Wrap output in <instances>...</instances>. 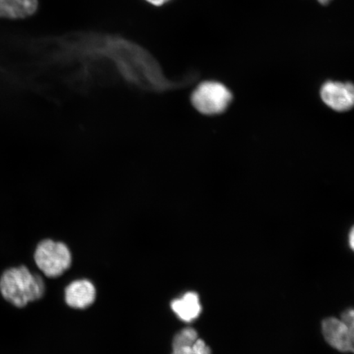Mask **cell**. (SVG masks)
Here are the masks:
<instances>
[{
  "instance_id": "7",
  "label": "cell",
  "mask_w": 354,
  "mask_h": 354,
  "mask_svg": "<svg viewBox=\"0 0 354 354\" xmlns=\"http://www.w3.org/2000/svg\"><path fill=\"white\" fill-rule=\"evenodd\" d=\"M38 0H0V17L24 19L38 10Z\"/></svg>"
},
{
  "instance_id": "1",
  "label": "cell",
  "mask_w": 354,
  "mask_h": 354,
  "mask_svg": "<svg viewBox=\"0 0 354 354\" xmlns=\"http://www.w3.org/2000/svg\"><path fill=\"white\" fill-rule=\"evenodd\" d=\"M46 285L41 277L33 274L26 266L8 268L0 276V294L16 308L43 297Z\"/></svg>"
},
{
  "instance_id": "2",
  "label": "cell",
  "mask_w": 354,
  "mask_h": 354,
  "mask_svg": "<svg viewBox=\"0 0 354 354\" xmlns=\"http://www.w3.org/2000/svg\"><path fill=\"white\" fill-rule=\"evenodd\" d=\"M190 99L198 112L212 116L225 112L232 103L233 95L223 83L207 81L199 84Z\"/></svg>"
},
{
  "instance_id": "4",
  "label": "cell",
  "mask_w": 354,
  "mask_h": 354,
  "mask_svg": "<svg viewBox=\"0 0 354 354\" xmlns=\"http://www.w3.org/2000/svg\"><path fill=\"white\" fill-rule=\"evenodd\" d=\"M322 332L327 342L342 352H353L354 313L346 310L342 318H326L322 322Z\"/></svg>"
},
{
  "instance_id": "5",
  "label": "cell",
  "mask_w": 354,
  "mask_h": 354,
  "mask_svg": "<svg viewBox=\"0 0 354 354\" xmlns=\"http://www.w3.org/2000/svg\"><path fill=\"white\" fill-rule=\"evenodd\" d=\"M324 103L337 112H346L354 104V87L349 82H326L321 88Z\"/></svg>"
},
{
  "instance_id": "10",
  "label": "cell",
  "mask_w": 354,
  "mask_h": 354,
  "mask_svg": "<svg viewBox=\"0 0 354 354\" xmlns=\"http://www.w3.org/2000/svg\"><path fill=\"white\" fill-rule=\"evenodd\" d=\"M145 1L155 7H162L168 3L174 1V0H145Z\"/></svg>"
},
{
  "instance_id": "3",
  "label": "cell",
  "mask_w": 354,
  "mask_h": 354,
  "mask_svg": "<svg viewBox=\"0 0 354 354\" xmlns=\"http://www.w3.org/2000/svg\"><path fill=\"white\" fill-rule=\"evenodd\" d=\"M35 262L44 275L55 278L63 275L72 264V254L62 242L44 240L38 243Z\"/></svg>"
},
{
  "instance_id": "11",
  "label": "cell",
  "mask_w": 354,
  "mask_h": 354,
  "mask_svg": "<svg viewBox=\"0 0 354 354\" xmlns=\"http://www.w3.org/2000/svg\"><path fill=\"white\" fill-rule=\"evenodd\" d=\"M316 1L318 3L321 4V6H329V4L331 2H333L334 0H316Z\"/></svg>"
},
{
  "instance_id": "6",
  "label": "cell",
  "mask_w": 354,
  "mask_h": 354,
  "mask_svg": "<svg viewBox=\"0 0 354 354\" xmlns=\"http://www.w3.org/2000/svg\"><path fill=\"white\" fill-rule=\"evenodd\" d=\"M96 290L88 280H77L71 283L65 290V300L69 307L84 309L95 302Z\"/></svg>"
},
{
  "instance_id": "12",
  "label": "cell",
  "mask_w": 354,
  "mask_h": 354,
  "mask_svg": "<svg viewBox=\"0 0 354 354\" xmlns=\"http://www.w3.org/2000/svg\"><path fill=\"white\" fill-rule=\"evenodd\" d=\"M349 243H351V246L352 248V249H353V237H354V234H353V230H352L351 234H349Z\"/></svg>"
},
{
  "instance_id": "9",
  "label": "cell",
  "mask_w": 354,
  "mask_h": 354,
  "mask_svg": "<svg viewBox=\"0 0 354 354\" xmlns=\"http://www.w3.org/2000/svg\"><path fill=\"white\" fill-rule=\"evenodd\" d=\"M171 354H211V351L203 340L198 339L194 342L172 344Z\"/></svg>"
},
{
  "instance_id": "8",
  "label": "cell",
  "mask_w": 354,
  "mask_h": 354,
  "mask_svg": "<svg viewBox=\"0 0 354 354\" xmlns=\"http://www.w3.org/2000/svg\"><path fill=\"white\" fill-rule=\"evenodd\" d=\"M171 307L181 321L187 322L196 320L202 310L198 295L194 292H189L183 297L174 299Z\"/></svg>"
}]
</instances>
